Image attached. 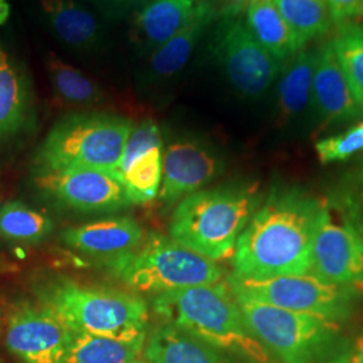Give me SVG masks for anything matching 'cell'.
Instances as JSON below:
<instances>
[{
    "instance_id": "obj_14",
    "label": "cell",
    "mask_w": 363,
    "mask_h": 363,
    "mask_svg": "<svg viewBox=\"0 0 363 363\" xmlns=\"http://www.w3.org/2000/svg\"><path fill=\"white\" fill-rule=\"evenodd\" d=\"M132 205H144L159 194L163 174V140L155 121L132 127L117 171Z\"/></svg>"
},
{
    "instance_id": "obj_33",
    "label": "cell",
    "mask_w": 363,
    "mask_h": 363,
    "mask_svg": "<svg viewBox=\"0 0 363 363\" xmlns=\"http://www.w3.org/2000/svg\"><path fill=\"white\" fill-rule=\"evenodd\" d=\"M11 13V7L7 0H0V26H3Z\"/></svg>"
},
{
    "instance_id": "obj_11",
    "label": "cell",
    "mask_w": 363,
    "mask_h": 363,
    "mask_svg": "<svg viewBox=\"0 0 363 363\" xmlns=\"http://www.w3.org/2000/svg\"><path fill=\"white\" fill-rule=\"evenodd\" d=\"M34 182L55 205L74 211L112 213L132 205L116 172L84 169L34 171Z\"/></svg>"
},
{
    "instance_id": "obj_21",
    "label": "cell",
    "mask_w": 363,
    "mask_h": 363,
    "mask_svg": "<svg viewBox=\"0 0 363 363\" xmlns=\"http://www.w3.org/2000/svg\"><path fill=\"white\" fill-rule=\"evenodd\" d=\"M42 13L52 33L73 49L91 50L101 40L97 19L77 0H42Z\"/></svg>"
},
{
    "instance_id": "obj_28",
    "label": "cell",
    "mask_w": 363,
    "mask_h": 363,
    "mask_svg": "<svg viewBox=\"0 0 363 363\" xmlns=\"http://www.w3.org/2000/svg\"><path fill=\"white\" fill-rule=\"evenodd\" d=\"M331 43L352 96L363 111V26L358 23L337 26Z\"/></svg>"
},
{
    "instance_id": "obj_37",
    "label": "cell",
    "mask_w": 363,
    "mask_h": 363,
    "mask_svg": "<svg viewBox=\"0 0 363 363\" xmlns=\"http://www.w3.org/2000/svg\"><path fill=\"white\" fill-rule=\"evenodd\" d=\"M361 177H362V183H363V167H362V172H361Z\"/></svg>"
},
{
    "instance_id": "obj_25",
    "label": "cell",
    "mask_w": 363,
    "mask_h": 363,
    "mask_svg": "<svg viewBox=\"0 0 363 363\" xmlns=\"http://www.w3.org/2000/svg\"><path fill=\"white\" fill-rule=\"evenodd\" d=\"M54 230L52 218L28 208L19 201H11L0 208V237L16 244H39Z\"/></svg>"
},
{
    "instance_id": "obj_2",
    "label": "cell",
    "mask_w": 363,
    "mask_h": 363,
    "mask_svg": "<svg viewBox=\"0 0 363 363\" xmlns=\"http://www.w3.org/2000/svg\"><path fill=\"white\" fill-rule=\"evenodd\" d=\"M262 199L257 183L202 189L178 203L169 222V237L216 262L232 259L240 235Z\"/></svg>"
},
{
    "instance_id": "obj_16",
    "label": "cell",
    "mask_w": 363,
    "mask_h": 363,
    "mask_svg": "<svg viewBox=\"0 0 363 363\" xmlns=\"http://www.w3.org/2000/svg\"><path fill=\"white\" fill-rule=\"evenodd\" d=\"M144 235L138 220L118 217L69 228L61 234V240L76 252L106 261L136 249Z\"/></svg>"
},
{
    "instance_id": "obj_10",
    "label": "cell",
    "mask_w": 363,
    "mask_h": 363,
    "mask_svg": "<svg viewBox=\"0 0 363 363\" xmlns=\"http://www.w3.org/2000/svg\"><path fill=\"white\" fill-rule=\"evenodd\" d=\"M310 273L330 284L363 289V229L323 201L312 244Z\"/></svg>"
},
{
    "instance_id": "obj_12",
    "label": "cell",
    "mask_w": 363,
    "mask_h": 363,
    "mask_svg": "<svg viewBox=\"0 0 363 363\" xmlns=\"http://www.w3.org/2000/svg\"><path fill=\"white\" fill-rule=\"evenodd\" d=\"M6 342L22 363H70L72 330L38 300L15 306Z\"/></svg>"
},
{
    "instance_id": "obj_7",
    "label": "cell",
    "mask_w": 363,
    "mask_h": 363,
    "mask_svg": "<svg viewBox=\"0 0 363 363\" xmlns=\"http://www.w3.org/2000/svg\"><path fill=\"white\" fill-rule=\"evenodd\" d=\"M237 303L252 335L277 363H327L343 352L339 323L268 304Z\"/></svg>"
},
{
    "instance_id": "obj_32",
    "label": "cell",
    "mask_w": 363,
    "mask_h": 363,
    "mask_svg": "<svg viewBox=\"0 0 363 363\" xmlns=\"http://www.w3.org/2000/svg\"><path fill=\"white\" fill-rule=\"evenodd\" d=\"M351 363H363V333L357 337L354 346L350 351H347Z\"/></svg>"
},
{
    "instance_id": "obj_6",
    "label": "cell",
    "mask_w": 363,
    "mask_h": 363,
    "mask_svg": "<svg viewBox=\"0 0 363 363\" xmlns=\"http://www.w3.org/2000/svg\"><path fill=\"white\" fill-rule=\"evenodd\" d=\"M108 271L133 291L162 295L223 280L218 262L183 247L171 237L151 233L140 245L116 259H106Z\"/></svg>"
},
{
    "instance_id": "obj_9",
    "label": "cell",
    "mask_w": 363,
    "mask_h": 363,
    "mask_svg": "<svg viewBox=\"0 0 363 363\" xmlns=\"http://www.w3.org/2000/svg\"><path fill=\"white\" fill-rule=\"evenodd\" d=\"M213 52L234 89L247 99L268 91L284 66L255 38L241 16L220 19Z\"/></svg>"
},
{
    "instance_id": "obj_15",
    "label": "cell",
    "mask_w": 363,
    "mask_h": 363,
    "mask_svg": "<svg viewBox=\"0 0 363 363\" xmlns=\"http://www.w3.org/2000/svg\"><path fill=\"white\" fill-rule=\"evenodd\" d=\"M312 106L325 125L363 120V111L352 96L331 40L319 48L312 82Z\"/></svg>"
},
{
    "instance_id": "obj_30",
    "label": "cell",
    "mask_w": 363,
    "mask_h": 363,
    "mask_svg": "<svg viewBox=\"0 0 363 363\" xmlns=\"http://www.w3.org/2000/svg\"><path fill=\"white\" fill-rule=\"evenodd\" d=\"M331 22L337 26L355 23L363 18V0H325Z\"/></svg>"
},
{
    "instance_id": "obj_22",
    "label": "cell",
    "mask_w": 363,
    "mask_h": 363,
    "mask_svg": "<svg viewBox=\"0 0 363 363\" xmlns=\"http://www.w3.org/2000/svg\"><path fill=\"white\" fill-rule=\"evenodd\" d=\"M245 23L255 38L280 62L286 64L300 52L291 28L273 0H250Z\"/></svg>"
},
{
    "instance_id": "obj_39",
    "label": "cell",
    "mask_w": 363,
    "mask_h": 363,
    "mask_svg": "<svg viewBox=\"0 0 363 363\" xmlns=\"http://www.w3.org/2000/svg\"><path fill=\"white\" fill-rule=\"evenodd\" d=\"M1 52H3V50H1V48H0V54H1Z\"/></svg>"
},
{
    "instance_id": "obj_13",
    "label": "cell",
    "mask_w": 363,
    "mask_h": 363,
    "mask_svg": "<svg viewBox=\"0 0 363 363\" xmlns=\"http://www.w3.org/2000/svg\"><path fill=\"white\" fill-rule=\"evenodd\" d=\"M223 167L220 152L208 142L191 136L172 140L163 152L160 202L167 208L179 203L217 179Z\"/></svg>"
},
{
    "instance_id": "obj_38",
    "label": "cell",
    "mask_w": 363,
    "mask_h": 363,
    "mask_svg": "<svg viewBox=\"0 0 363 363\" xmlns=\"http://www.w3.org/2000/svg\"><path fill=\"white\" fill-rule=\"evenodd\" d=\"M1 269H3V267H1V264H0V271H1Z\"/></svg>"
},
{
    "instance_id": "obj_18",
    "label": "cell",
    "mask_w": 363,
    "mask_h": 363,
    "mask_svg": "<svg viewBox=\"0 0 363 363\" xmlns=\"http://www.w3.org/2000/svg\"><path fill=\"white\" fill-rule=\"evenodd\" d=\"M199 0H150L138 13L132 39L145 52L167 43L193 16Z\"/></svg>"
},
{
    "instance_id": "obj_24",
    "label": "cell",
    "mask_w": 363,
    "mask_h": 363,
    "mask_svg": "<svg viewBox=\"0 0 363 363\" xmlns=\"http://www.w3.org/2000/svg\"><path fill=\"white\" fill-rule=\"evenodd\" d=\"M296 40L298 50L322 38L333 25L325 0H273Z\"/></svg>"
},
{
    "instance_id": "obj_26",
    "label": "cell",
    "mask_w": 363,
    "mask_h": 363,
    "mask_svg": "<svg viewBox=\"0 0 363 363\" xmlns=\"http://www.w3.org/2000/svg\"><path fill=\"white\" fill-rule=\"evenodd\" d=\"M143 342H124L72 331L70 363H127L142 357Z\"/></svg>"
},
{
    "instance_id": "obj_23",
    "label": "cell",
    "mask_w": 363,
    "mask_h": 363,
    "mask_svg": "<svg viewBox=\"0 0 363 363\" xmlns=\"http://www.w3.org/2000/svg\"><path fill=\"white\" fill-rule=\"evenodd\" d=\"M28 108L25 74L4 52L0 54V139L22 128Z\"/></svg>"
},
{
    "instance_id": "obj_29",
    "label": "cell",
    "mask_w": 363,
    "mask_h": 363,
    "mask_svg": "<svg viewBox=\"0 0 363 363\" xmlns=\"http://www.w3.org/2000/svg\"><path fill=\"white\" fill-rule=\"evenodd\" d=\"M315 151L323 164L345 162L351 156L362 152L363 120L337 135L319 140L315 144Z\"/></svg>"
},
{
    "instance_id": "obj_8",
    "label": "cell",
    "mask_w": 363,
    "mask_h": 363,
    "mask_svg": "<svg viewBox=\"0 0 363 363\" xmlns=\"http://www.w3.org/2000/svg\"><path fill=\"white\" fill-rule=\"evenodd\" d=\"M226 283L235 298L308 313L339 325L350 319L359 298V289L330 284L312 273L262 280L232 273Z\"/></svg>"
},
{
    "instance_id": "obj_27",
    "label": "cell",
    "mask_w": 363,
    "mask_h": 363,
    "mask_svg": "<svg viewBox=\"0 0 363 363\" xmlns=\"http://www.w3.org/2000/svg\"><path fill=\"white\" fill-rule=\"evenodd\" d=\"M48 74L57 97L70 105H91L103 99L99 85L76 67L67 65L54 52H49Z\"/></svg>"
},
{
    "instance_id": "obj_35",
    "label": "cell",
    "mask_w": 363,
    "mask_h": 363,
    "mask_svg": "<svg viewBox=\"0 0 363 363\" xmlns=\"http://www.w3.org/2000/svg\"><path fill=\"white\" fill-rule=\"evenodd\" d=\"M327 363H351V361L347 351H343V352H340L335 358H333L331 361H328Z\"/></svg>"
},
{
    "instance_id": "obj_5",
    "label": "cell",
    "mask_w": 363,
    "mask_h": 363,
    "mask_svg": "<svg viewBox=\"0 0 363 363\" xmlns=\"http://www.w3.org/2000/svg\"><path fill=\"white\" fill-rule=\"evenodd\" d=\"M132 123L109 113H76L49 130L34 159V171L100 169L116 172Z\"/></svg>"
},
{
    "instance_id": "obj_17",
    "label": "cell",
    "mask_w": 363,
    "mask_h": 363,
    "mask_svg": "<svg viewBox=\"0 0 363 363\" xmlns=\"http://www.w3.org/2000/svg\"><path fill=\"white\" fill-rule=\"evenodd\" d=\"M144 359L148 363H249L163 322L147 335Z\"/></svg>"
},
{
    "instance_id": "obj_31",
    "label": "cell",
    "mask_w": 363,
    "mask_h": 363,
    "mask_svg": "<svg viewBox=\"0 0 363 363\" xmlns=\"http://www.w3.org/2000/svg\"><path fill=\"white\" fill-rule=\"evenodd\" d=\"M250 0H217L220 4L218 16L223 18H238L241 13L247 11V4Z\"/></svg>"
},
{
    "instance_id": "obj_19",
    "label": "cell",
    "mask_w": 363,
    "mask_h": 363,
    "mask_svg": "<svg viewBox=\"0 0 363 363\" xmlns=\"http://www.w3.org/2000/svg\"><path fill=\"white\" fill-rule=\"evenodd\" d=\"M217 16L218 10L213 1L199 0L189 22L151 55L150 69L152 74L162 78L177 74L186 65L202 35Z\"/></svg>"
},
{
    "instance_id": "obj_20",
    "label": "cell",
    "mask_w": 363,
    "mask_h": 363,
    "mask_svg": "<svg viewBox=\"0 0 363 363\" xmlns=\"http://www.w3.org/2000/svg\"><path fill=\"white\" fill-rule=\"evenodd\" d=\"M319 48H303L286 61L277 77V106L286 123L298 120L312 105V82Z\"/></svg>"
},
{
    "instance_id": "obj_34",
    "label": "cell",
    "mask_w": 363,
    "mask_h": 363,
    "mask_svg": "<svg viewBox=\"0 0 363 363\" xmlns=\"http://www.w3.org/2000/svg\"><path fill=\"white\" fill-rule=\"evenodd\" d=\"M99 1H101L103 4H106V6H113V7H116V6H128V4H133V3L140 1V0H99Z\"/></svg>"
},
{
    "instance_id": "obj_4",
    "label": "cell",
    "mask_w": 363,
    "mask_h": 363,
    "mask_svg": "<svg viewBox=\"0 0 363 363\" xmlns=\"http://www.w3.org/2000/svg\"><path fill=\"white\" fill-rule=\"evenodd\" d=\"M35 294L74 333L145 343L148 306L135 294L67 277L39 283Z\"/></svg>"
},
{
    "instance_id": "obj_1",
    "label": "cell",
    "mask_w": 363,
    "mask_h": 363,
    "mask_svg": "<svg viewBox=\"0 0 363 363\" xmlns=\"http://www.w3.org/2000/svg\"><path fill=\"white\" fill-rule=\"evenodd\" d=\"M322 206V199L300 187H273L237 241L233 274L262 280L310 273Z\"/></svg>"
},
{
    "instance_id": "obj_36",
    "label": "cell",
    "mask_w": 363,
    "mask_h": 363,
    "mask_svg": "<svg viewBox=\"0 0 363 363\" xmlns=\"http://www.w3.org/2000/svg\"><path fill=\"white\" fill-rule=\"evenodd\" d=\"M127 363H148L144 358H142V357H138V358H135V359H132V361H130V362Z\"/></svg>"
},
{
    "instance_id": "obj_3",
    "label": "cell",
    "mask_w": 363,
    "mask_h": 363,
    "mask_svg": "<svg viewBox=\"0 0 363 363\" xmlns=\"http://www.w3.org/2000/svg\"><path fill=\"white\" fill-rule=\"evenodd\" d=\"M156 313L208 345L249 363H277L249 331L226 279L156 295Z\"/></svg>"
}]
</instances>
